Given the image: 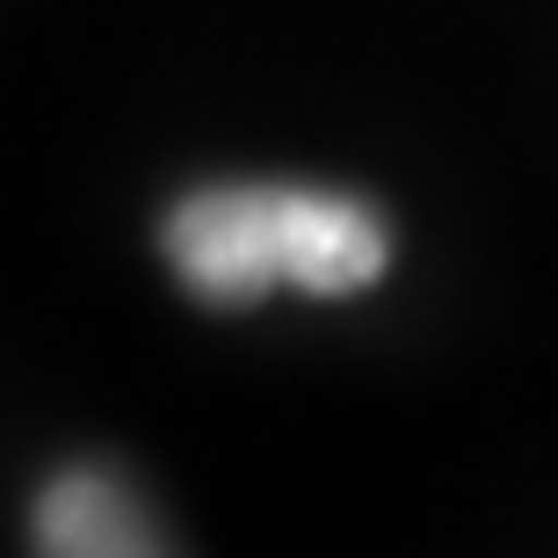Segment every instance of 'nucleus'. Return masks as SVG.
Masks as SVG:
<instances>
[{
    "label": "nucleus",
    "instance_id": "f257e3e1",
    "mask_svg": "<svg viewBox=\"0 0 558 558\" xmlns=\"http://www.w3.org/2000/svg\"><path fill=\"white\" fill-rule=\"evenodd\" d=\"M167 262L204 305H262L269 290L355 298L392 262L371 204L290 182H218L167 210Z\"/></svg>",
    "mask_w": 558,
    "mask_h": 558
},
{
    "label": "nucleus",
    "instance_id": "f03ea898",
    "mask_svg": "<svg viewBox=\"0 0 558 558\" xmlns=\"http://www.w3.org/2000/svg\"><path fill=\"white\" fill-rule=\"evenodd\" d=\"M29 544L51 558H138L160 551L145 508L124 494L117 472H95V464H73L37 494L29 508Z\"/></svg>",
    "mask_w": 558,
    "mask_h": 558
}]
</instances>
